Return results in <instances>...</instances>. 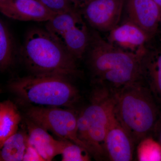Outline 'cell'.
Masks as SVG:
<instances>
[{"label":"cell","instance_id":"obj_1","mask_svg":"<svg viewBox=\"0 0 161 161\" xmlns=\"http://www.w3.org/2000/svg\"><path fill=\"white\" fill-rule=\"evenodd\" d=\"M86 53L95 85L116 94L124 87L142 79L141 60L145 53L125 51L105 40L97 31L90 32Z\"/></svg>","mask_w":161,"mask_h":161},{"label":"cell","instance_id":"obj_2","mask_svg":"<svg viewBox=\"0 0 161 161\" xmlns=\"http://www.w3.org/2000/svg\"><path fill=\"white\" fill-rule=\"evenodd\" d=\"M20 54L26 67L33 75L69 78L80 74L77 59L46 29L34 28L28 31Z\"/></svg>","mask_w":161,"mask_h":161},{"label":"cell","instance_id":"obj_3","mask_svg":"<svg viewBox=\"0 0 161 161\" xmlns=\"http://www.w3.org/2000/svg\"><path fill=\"white\" fill-rule=\"evenodd\" d=\"M161 108L142 79L115 94V117L136 145L152 136Z\"/></svg>","mask_w":161,"mask_h":161},{"label":"cell","instance_id":"obj_4","mask_svg":"<svg viewBox=\"0 0 161 161\" xmlns=\"http://www.w3.org/2000/svg\"><path fill=\"white\" fill-rule=\"evenodd\" d=\"M8 88L23 103L36 106L71 107L80 97L69 78L58 75L18 77L9 81Z\"/></svg>","mask_w":161,"mask_h":161},{"label":"cell","instance_id":"obj_5","mask_svg":"<svg viewBox=\"0 0 161 161\" xmlns=\"http://www.w3.org/2000/svg\"><path fill=\"white\" fill-rule=\"evenodd\" d=\"M115 94L95 85L89 103L78 119V136L90 154L96 159H106L105 140L115 116Z\"/></svg>","mask_w":161,"mask_h":161},{"label":"cell","instance_id":"obj_6","mask_svg":"<svg viewBox=\"0 0 161 161\" xmlns=\"http://www.w3.org/2000/svg\"><path fill=\"white\" fill-rule=\"evenodd\" d=\"M26 115L27 119L61 140L70 141L86 149L78 136V115L73 111L60 107L31 106L27 108Z\"/></svg>","mask_w":161,"mask_h":161},{"label":"cell","instance_id":"obj_7","mask_svg":"<svg viewBox=\"0 0 161 161\" xmlns=\"http://www.w3.org/2000/svg\"><path fill=\"white\" fill-rule=\"evenodd\" d=\"M125 0H91L80 12L93 28L109 32L119 25Z\"/></svg>","mask_w":161,"mask_h":161},{"label":"cell","instance_id":"obj_8","mask_svg":"<svg viewBox=\"0 0 161 161\" xmlns=\"http://www.w3.org/2000/svg\"><path fill=\"white\" fill-rule=\"evenodd\" d=\"M107 41L125 51L143 54L152 39L146 31L128 20L109 32Z\"/></svg>","mask_w":161,"mask_h":161},{"label":"cell","instance_id":"obj_9","mask_svg":"<svg viewBox=\"0 0 161 161\" xmlns=\"http://www.w3.org/2000/svg\"><path fill=\"white\" fill-rule=\"evenodd\" d=\"M136 145L115 114L105 140L106 159L112 161H132Z\"/></svg>","mask_w":161,"mask_h":161},{"label":"cell","instance_id":"obj_10","mask_svg":"<svg viewBox=\"0 0 161 161\" xmlns=\"http://www.w3.org/2000/svg\"><path fill=\"white\" fill-rule=\"evenodd\" d=\"M0 11L13 19L47 22L57 14L39 0H5L0 2Z\"/></svg>","mask_w":161,"mask_h":161},{"label":"cell","instance_id":"obj_11","mask_svg":"<svg viewBox=\"0 0 161 161\" xmlns=\"http://www.w3.org/2000/svg\"><path fill=\"white\" fill-rule=\"evenodd\" d=\"M128 19L153 38L161 23V12L153 0H125Z\"/></svg>","mask_w":161,"mask_h":161},{"label":"cell","instance_id":"obj_12","mask_svg":"<svg viewBox=\"0 0 161 161\" xmlns=\"http://www.w3.org/2000/svg\"><path fill=\"white\" fill-rule=\"evenodd\" d=\"M142 79L161 108V47H149L141 60Z\"/></svg>","mask_w":161,"mask_h":161},{"label":"cell","instance_id":"obj_13","mask_svg":"<svg viewBox=\"0 0 161 161\" xmlns=\"http://www.w3.org/2000/svg\"><path fill=\"white\" fill-rule=\"evenodd\" d=\"M29 143L34 147L44 161H51L61 154L70 141L57 140L48 134V131L27 119Z\"/></svg>","mask_w":161,"mask_h":161},{"label":"cell","instance_id":"obj_14","mask_svg":"<svg viewBox=\"0 0 161 161\" xmlns=\"http://www.w3.org/2000/svg\"><path fill=\"white\" fill-rule=\"evenodd\" d=\"M90 39V32L83 20L68 30L58 40L78 60L82 59L86 53Z\"/></svg>","mask_w":161,"mask_h":161},{"label":"cell","instance_id":"obj_15","mask_svg":"<svg viewBox=\"0 0 161 161\" xmlns=\"http://www.w3.org/2000/svg\"><path fill=\"white\" fill-rule=\"evenodd\" d=\"M21 116L12 102L6 100L0 103V147L5 141L18 132Z\"/></svg>","mask_w":161,"mask_h":161},{"label":"cell","instance_id":"obj_16","mask_svg":"<svg viewBox=\"0 0 161 161\" xmlns=\"http://www.w3.org/2000/svg\"><path fill=\"white\" fill-rule=\"evenodd\" d=\"M28 145V134L23 132H16L7 139L0 147V161H23Z\"/></svg>","mask_w":161,"mask_h":161},{"label":"cell","instance_id":"obj_17","mask_svg":"<svg viewBox=\"0 0 161 161\" xmlns=\"http://www.w3.org/2000/svg\"><path fill=\"white\" fill-rule=\"evenodd\" d=\"M83 18L80 12L77 10L58 14L46 22L45 29L58 40L68 30L83 20Z\"/></svg>","mask_w":161,"mask_h":161},{"label":"cell","instance_id":"obj_18","mask_svg":"<svg viewBox=\"0 0 161 161\" xmlns=\"http://www.w3.org/2000/svg\"><path fill=\"white\" fill-rule=\"evenodd\" d=\"M16 46L13 37L3 20L0 21V70L3 72L14 62Z\"/></svg>","mask_w":161,"mask_h":161},{"label":"cell","instance_id":"obj_19","mask_svg":"<svg viewBox=\"0 0 161 161\" xmlns=\"http://www.w3.org/2000/svg\"><path fill=\"white\" fill-rule=\"evenodd\" d=\"M137 158L140 161H161V146L152 136L142 139L137 145Z\"/></svg>","mask_w":161,"mask_h":161},{"label":"cell","instance_id":"obj_20","mask_svg":"<svg viewBox=\"0 0 161 161\" xmlns=\"http://www.w3.org/2000/svg\"><path fill=\"white\" fill-rule=\"evenodd\" d=\"M63 161L91 160L90 153L84 147L70 142L61 153Z\"/></svg>","mask_w":161,"mask_h":161},{"label":"cell","instance_id":"obj_21","mask_svg":"<svg viewBox=\"0 0 161 161\" xmlns=\"http://www.w3.org/2000/svg\"><path fill=\"white\" fill-rule=\"evenodd\" d=\"M56 14L76 10L69 0H39Z\"/></svg>","mask_w":161,"mask_h":161},{"label":"cell","instance_id":"obj_22","mask_svg":"<svg viewBox=\"0 0 161 161\" xmlns=\"http://www.w3.org/2000/svg\"><path fill=\"white\" fill-rule=\"evenodd\" d=\"M24 161H44L43 158L36 149L29 143L26 148V152L24 155Z\"/></svg>","mask_w":161,"mask_h":161},{"label":"cell","instance_id":"obj_23","mask_svg":"<svg viewBox=\"0 0 161 161\" xmlns=\"http://www.w3.org/2000/svg\"><path fill=\"white\" fill-rule=\"evenodd\" d=\"M152 136L158 142L161 146V112L157 122L154 127Z\"/></svg>","mask_w":161,"mask_h":161},{"label":"cell","instance_id":"obj_24","mask_svg":"<svg viewBox=\"0 0 161 161\" xmlns=\"http://www.w3.org/2000/svg\"><path fill=\"white\" fill-rule=\"evenodd\" d=\"M74 8L80 11L91 0H69Z\"/></svg>","mask_w":161,"mask_h":161},{"label":"cell","instance_id":"obj_25","mask_svg":"<svg viewBox=\"0 0 161 161\" xmlns=\"http://www.w3.org/2000/svg\"><path fill=\"white\" fill-rule=\"evenodd\" d=\"M154 2L156 3V4L158 5V6L161 12V23L160 25L161 26V0H153Z\"/></svg>","mask_w":161,"mask_h":161},{"label":"cell","instance_id":"obj_26","mask_svg":"<svg viewBox=\"0 0 161 161\" xmlns=\"http://www.w3.org/2000/svg\"><path fill=\"white\" fill-rule=\"evenodd\" d=\"M5 1V0H0V2H2V1Z\"/></svg>","mask_w":161,"mask_h":161}]
</instances>
